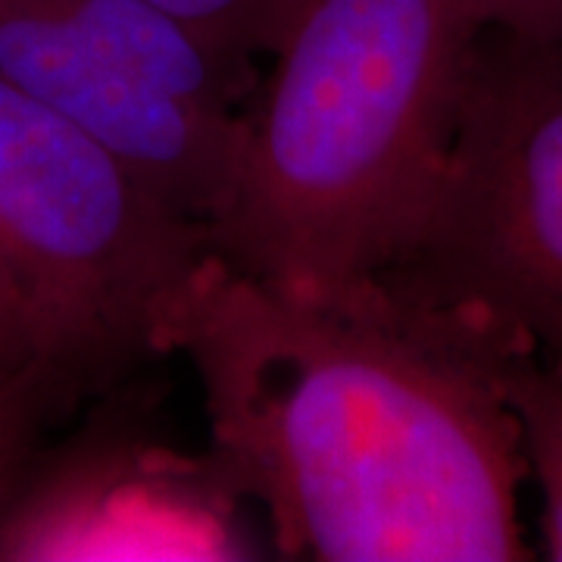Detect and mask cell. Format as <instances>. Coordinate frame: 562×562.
I'll list each match as a JSON object with an SVG mask.
<instances>
[{"mask_svg": "<svg viewBox=\"0 0 562 562\" xmlns=\"http://www.w3.org/2000/svg\"><path fill=\"white\" fill-rule=\"evenodd\" d=\"M506 344L384 279L281 288L213 257L172 353L281 560L519 562Z\"/></svg>", "mask_w": 562, "mask_h": 562, "instance_id": "1", "label": "cell"}, {"mask_svg": "<svg viewBox=\"0 0 562 562\" xmlns=\"http://www.w3.org/2000/svg\"><path fill=\"white\" fill-rule=\"evenodd\" d=\"M482 32L469 0H310L238 116L213 254L281 288L394 269L438 194Z\"/></svg>", "mask_w": 562, "mask_h": 562, "instance_id": "2", "label": "cell"}, {"mask_svg": "<svg viewBox=\"0 0 562 562\" xmlns=\"http://www.w3.org/2000/svg\"><path fill=\"white\" fill-rule=\"evenodd\" d=\"M213 257L140 169L0 76V272L72 409L172 353Z\"/></svg>", "mask_w": 562, "mask_h": 562, "instance_id": "3", "label": "cell"}, {"mask_svg": "<svg viewBox=\"0 0 562 562\" xmlns=\"http://www.w3.org/2000/svg\"><path fill=\"white\" fill-rule=\"evenodd\" d=\"M387 284L562 384V41L484 29L438 194Z\"/></svg>", "mask_w": 562, "mask_h": 562, "instance_id": "4", "label": "cell"}, {"mask_svg": "<svg viewBox=\"0 0 562 562\" xmlns=\"http://www.w3.org/2000/svg\"><path fill=\"white\" fill-rule=\"evenodd\" d=\"M41 443L0 501V562L254 560L241 494L216 457L184 453L135 394Z\"/></svg>", "mask_w": 562, "mask_h": 562, "instance_id": "5", "label": "cell"}, {"mask_svg": "<svg viewBox=\"0 0 562 562\" xmlns=\"http://www.w3.org/2000/svg\"><path fill=\"white\" fill-rule=\"evenodd\" d=\"M0 76L81 125L206 228L238 120H213L128 79L81 32L66 0H0Z\"/></svg>", "mask_w": 562, "mask_h": 562, "instance_id": "6", "label": "cell"}, {"mask_svg": "<svg viewBox=\"0 0 562 562\" xmlns=\"http://www.w3.org/2000/svg\"><path fill=\"white\" fill-rule=\"evenodd\" d=\"M503 387L519 425L525 472L541 487L547 557L562 562V384L531 350L516 347L506 357Z\"/></svg>", "mask_w": 562, "mask_h": 562, "instance_id": "7", "label": "cell"}, {"mask_svg": "<svg viewBox=\"0 0 562 562\" xmlns=\"http://www.w3.org/2000/svg\"><path fill=\"white\" fill-rule=\"evenodd\" d=\"M69 413L72 406L66 394L35 360L0 375V501L25 462L47 441L50 428Z\"/></svg>", "mask_w": 562, "mask_h": 562, "instance_id": "8", "label": "cell"}, {"mask_svg": "<svg viewBox=\"0 0 562 562\" xmlns=\"http://www.w3.org/2000/svg\"><path fill=\"white\" fill-rule=\"evenodd\" d=\"M232 54H272L310 0H150Z\"/></svg>", "mask_w": 562, "mask_h": 562, "instance_id": "9", "label": "cell"}, {"mask_svg": "<svg viewBox=\"0 0 562 562\" xmlns=\"http://www.w3.org/2000/svg\"><path fill=\"white\" fill-rule=\"evenodd\" d=\"M484 29L535 41H562V0H469Z\"/></svg>", "mask_w": 562, "mask_h": 562, "instance_id": "10", "label": "cell"}, {"mask_svg": "<svg viewBox=\"0 0 562 562\" xmlns=\"http://www.w3.org/2000/svg\"><path fill=\"white\" fill-rule=\"evenodd\" d=\"M32 362V331L13 284L0 272V375Z\"/></svg>", "mask_w": 562, "mask_h": 562, "instance_id": "11", "label": "cell"}]
</instances>
